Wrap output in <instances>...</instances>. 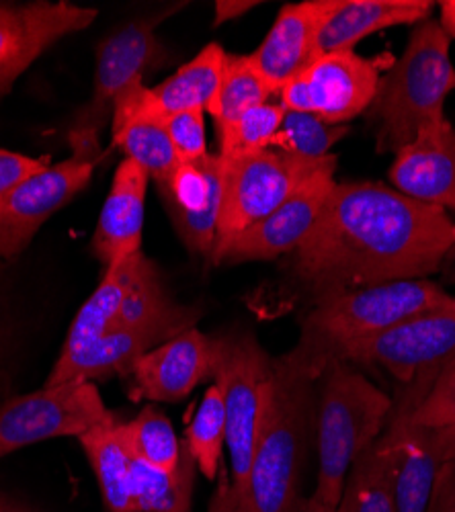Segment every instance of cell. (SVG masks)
Here are the masks:
<instances>
[{"label":"cell","instance_id":"obj_1","mask_svg":"<svg viewBox=\"0 0 455 512\" xmlns=\"http://www.w3.org/2000/svg\"><path fill=\"white\" fill-rule=\"evenodd\" d=\"M455 250L443 207L382 183H337L289 269L312 302L351 289L425 279Z\"/></svg>","mask_w":455,"mask_h":512},{"label":"cell","instance_id":"obj_2","mask_svg":"<svg viewBox=\"0 0 455 512\" xmlns=\"http://www.w3.org/2000/svg\"><path fill=\"white\" fill-rule=\"evenodd\" d=\"M324 371L298 347L273 361L269 396L251 467L257 512H298L314 414V388Z\"/></svg>","mask_w":455,"mask_h":512},{"label":"cell","instance_id":"obj_3","mask_svg":"<svg viewBox=\"0 0 455 512\" xmlns=\"http://www.w3.org/2000/svg\"><path fill=\"white\" fill-rule=\"evenodd\" d=\"M451 37L439 21L415 25L400 60L380 78L369 109L378 125V152H400L427 125L445 119V101L455 91L449 56Z\"/></svg>","mask_w":455,"mask_h":512},{"label":"cell","instance_id":"obj_4","mask_svg":"<svg viewBox=\"0 0 455 512\" xmlns=\"http://www.w3.org/2000/svg\"><path fill=\"white\" fill-rule=\"evenodd\" d=\"M451 300L453 295L427 279L351 289L314 304L304 318L296 347L326 371L330 363L341 361L353 345Z\"/></svg>","mask_w":455,"mask_h":512},{"label":"cell","instance_id":"obj_5","mask_svg":"<svg viewBox=\"0 0 455 512\" xmlns=\"http://www.w3.org/2000/svg\"><path fill=\"white\" fill-rule=\"evenodd\" d=\"M320 379L318 482L312 498L337 510L353 463L382 435L394 404L345 361L330 363Z\"/></svg>","mask_w":455,"mask_h":512},{"label":"cell","instance_id":"obj_6","mask_svg":"<svg viewBox=\"0 0 455 512\" xmlns=\"http://www.w3.org/2000/svg\"><path fill=\"white\" fill-rule=\"evenodd\" d=\"M214 383L226 410L230 480L242 512H257L251 494V467L269 396L273 359L251 332L214 338Z\"/></svg>","mask_w":455,"mask_h":512},{"label":"cell","instance_id":"obj_7","mask_svg":"<svg viewBox=\"0 0 455 512\" xmlns=\"http://www.w3.org/2000/svg\"><path fill=\"white\" fill-rule=\"evenodd\" d=\"M330 158L333 154L322 160H308L273 146L234 156H220L222 205L212 263H216L220 252L236 236L265 220L271 211H275L314 173H318Z\"/></svg>","mask_w":455,"mask_h":512},{"label":"cell","instance_id":"obj_8","mask_svg":"<svg viewBox=\"0 0 455 512\" xmlns=\"http://www.w3.org/2000/svg\"><path fill=\"white\" fill-rule=\"evenodd\" d=\"M175 11L177 7L158 13L156 17L123 25L101 41L97 48L91 99L74 115L68 130L72 154L95 160L99 154V134L113 113V101L134 82L144 80L146 70L162 60L164 48L154 29Z\"/></svg>","mask_w":455,"mask_h":512},{"label":"cell","instance_id":"obj_9","mask_svg":"<svg viewBox=\"0 0 455 512\" xmlns=\"http://www.w3.org/2000/svg\"><path fill=\"white\" fill-rule=\"evenodd\" d=\"M111 418L93 381L44 386L0 406V459L39 441L80 439Z\"/></svg>","mask_w":455,"mask_h":512},{"label":"cell","instance_id":"obj_10","mask_svg":"<svg viewBox=\"0 0 455 512\" xmlns=\"http://www.w3.org/2000/svg\"><path fill=\"white\" fill-rule=\"evenodd\" d=\"M341 361L380 365L404 386L419 377H437L445 365L455 361V297L353 345Z\"/></svg>","mask_w":455,"mask_h":512},{"label":"cell","instance_id":"obj_11","mask_svg":"<svg viewBox=\"0 0 455 512\" xmlns=\"http://www.w3.org/2000/svg\"><path fill=\"white\" fill-rule=\"evenodd\" d=\"M380 64L349 52L316 58L279 91L285 111H302L343 125L365 113L380 84Z\"/></svg>","mask_w":455,"mask_h":512},{"label":"cell","instance_id":"obj_12","mask_svg":"<svg viewBox=\"0 0 455 512\" xmlns=\"http://www.w3.org/2000/svg\"><path fill=\"white\" fill-rule=\"evenodd\" d=\"M95 160L72 154L0 197V263L15 261L39 228L91 183Z\"/></svg>","mask_w":455,"mask_h":512},{"label":"cell","instance_id":"obj_13","mask_svg":"<svg viewBox=\"0 0 455 512\" xmlns=\"http://www.w3.org/2000/svg\"><path fill=\"white\" fill-rule=\"evenodd\" d=\"M97 9L72 3H0V97L56 41L91 27Z\"/></svg>","mask_w":455,"mask_h":512},{"label":"cell","instance_id":"obj_14","mask_svg":"<svg viewBox=\"0 0 455 512\" xmlns=\"http://www.w3.org/2000/svg\"><path fill=\"white\" fill-rule=\"evenodd\" d=\"M337 156L330 158L292 197H287L275 211L253 228L236 236L216 259L222 263L273 261L277 256L292 254L316 224L322 207L333 193L337 181Z\"/></svg>","mask_w":455,"mask_h":512},{"label":"cell","instance_id":"obj_15","mask_svg":"<svg viewBox=\"0 0 455 512\" xmlns=\"http://www.w3.org/2000/svg\"><path fill=\"white\" fill-rule=\"evenodd\" d=\"M156 189L185 248L212 261L222 205L220 156L181 162L171 177L156 183Z\"/></svg>","mask_w":455,"mask_h":512},{"label":"cell","instance_id":"obj_16","mask_svg":"<svg viewBox=\"0 0 455 512\" xmlns=\"http://www.w3.org/2000/svg\"><path fill=\"white\" fill-rule=\"evenodd\" d=\"M339 7L341 0H306L279 11L263 44L248 54L275 95L320 58V31Z\"/></svg>","mask_w":455,"mask_h":512},{"label":"cell","instance_id":"obj_17","mask_svg":"<svg viewBox=\"0 0 455 512\" xmlns=\"http://www.w3.org/2000/svg\"><path fill=\"white\" fill-rule=\"evenodd\" d=\"M214 361V338L205 336L197 328H189L134 363L130 373L136 388L134 396L152 402H179L203 379L212 377Z\"/></svg>","mask_w":455,"mask_h":512},{"label":"cell","instance_id":"obj_18","mask_svg":"<svg viewBox=\"0 0 455 512\" xmlns=\"http://www.w3.org/2000/svg\"><path fill=\"white\" fill-rule=\"evenodd\" d=\"M111 136L126 158L140 164L146 175L160 183L181 164L167 132V113L162 111L144 80L134 82L113 101Z\"/></svg>","mask_w":455,"mask_h":512},{"label":"cell","instance_id":"obj_19","mask_svg":"<svg viewBox=\"0 0 455 512\" xmlns=\"http://www.w3.org/2000/svg\"><path fill=\"white\" fill-rule=\"evenodd\" d=\"M394 189L410 199L455 211V130L443 119L427 125L390 166Z\"/></svg>","mask_w":455,"mask_h":512},{"label":"cell","instance_id":"obj_20","mask_svg":"<svg viewBox=\"0 0 455 512\" xmlns=\"http://www.w3.org/2000/svg\"><path fill=\"white\" fill-rule=\"evenodd\" d=\"M148 179L146 170L130 158H123L115 170L93 236L95 256L105 271L142 252Z\"/></svg>","mask_w":455,"mask_h":512},{"label":"cell","instance_id":"obj_21","mask_svg":"<svg viewBox=\"0 0 455 512\" xmlns=\"http://www.w3.org/2000/svg\"><path fill=\"white\" fill-rule=\"evenodd\" d=\"M392 412L402 426V459L396 474L398 512H433L439 478L455 461V429H417L408 426L404 412Z\"/></svg>","mask_w":455,"mask_h":512},{"label":"cell","instance_id":"obj_22","mask_svg":"<svg viewBox=\"0 0 455 512\" xmlns=\"http://www.w3.org/2000/svg\"><path fill=\"white\" fill-rule=\"evenodd\" d=\"M181 332L164 326L113 328L97 343L72 355H60L46 386H60L68 381H95L109 375H130L134 363L158 345Z\"/></svg>","mask_w":455,"mask_h":512},{"label":"cell","instance_id":"obj_23","mask_svg":"<svg viewBox=\"0 0 455 512\" xmlns=\"http://www.w3.org/2000/svg\"><path fill=\"white\" fill-rule=\"evenodd\" d=\"M388 420L386 433L353 463L335 512H398L396 474L402 459V426L394 412Z\"/></svg>","mask_w":455,"mask_h":512},{"label":"cell","instance_id":"obj_24","mask_svg":"<svg viewBox=\"0 0 455 512\" xmlns=\"http://www.w3.org/2000/svg\"><path fill=\"white\" fill-rule=\"evenodd\" d=\"M431 0H341L318 37V54L349 52L361 39L382 29L419 25L431 19Z\"/></svg>","mask_w":455,"mask_h":512},{"label":"cell","instance_id":"obj_25","mask_svg":"<svg viewBox=\"0 0 455 512\" xmlns=\"http://www.w3.org/2000/svg\"><path fill=\"white\" fill-rule=\"evenodd\" d=\"M78 441L89 457L109 512H134L130 490L134 455L123 433V422L113 416Z\"/></svg>","mask_w":455,"mask_h":512},{"label":"cell","instance_id":"obj_26","mask_svg":"<svg viewBox=\"0 0 455 512\" xmlns=\"http://www.w3.org/2000/svg\"><path fill=\"white\" fill-rule=\"evenodd\" d=\"M228 52L218 46H205L191 62L181 66L173 76L152 89L162 111L171 115L179 111H205L218 97Z\"/></svg>","mask_w":455,"mask_h":512},{"label":"cell","instance_id":"obj_27","mask_svg":"<svg viewBox=\"0 0 455 512\" xmlns=\"http://www.w3.org/2000/svg\"><path fill=\"white\" fill-rule=\"evenodd\" d=\"M195 461L183 441V455L177 472L160 469L134 457L132 463V510L134 512H191L195 488Z\"/></svg>","mask_w":455,"mask_h":512},{"label":"cell","instance_id":"obj_28","mask_svg":"<svg viewBox=\"0 0 455 512\" xmlns=\"http://www.w3.org/2000/svg\"><path fill=\"white\" fill-rule=\"evenodd\" d=\"M123 293H126V279H123V265L105 271L103 281L82 306L68 330L60 355H72L80 349L97 343L101 336L115 328Z\"/></svg>","mask_w":455,"mask_h":512},{"label":"cell","instance_id":"obj_29","mask_svg":"<svg viewBox=\"0 0 455 512\" xmlns=\"http://www.w3.org/2000/svg\"><path fill=\"white\" fill-rule=\"evenodd\" d=\"M398 408L417 429H455V361L437 377H419L406 386Z\"/></svg>","mask_w":455,"mask_h":512},{"label":"cell","instance_id":"obj_30","mask_svg":"<svg viewBox=\"0 0 455 512\" xmlns=\"http://www.w3.org/2000/svg\"><path fill=\"white\" fill-rule=\"evenodd\" d=\"M273 95V89L255 68L251 58L228 54L218 97L208 113L216 119V125H226L248 109L265 105Z\"/></svg>","mask_w":455,"mask_h":512},{"label":"cell","instance_id":"obj_31","mask_svg":"<svg viewBox=\"0 0 455 512\" xmlns=\"http://www.w3.org/2000/svg\"><path fill=\"white\" fill-rule=\"evenodd\" d=\"M185 445L203 478L216 482L220 474L222 449L226 445V410L216 383L205 392L193 420L187 426Z\"/></svg>","mask_w":455,"mask_h":512},{"label":"cell","instance_id":"obj_32","mask_svg":"<svg viewBox=\"0 0 455 512\" xmlns=\"http://www.w3.org/2000/svg\"><path fill=\"white\" fill-rule=\"evenodd\" d=\"M123 433L136 459L160 469L177 472L183 455V441L177 437L171 420L154 406H146L134 420L123 422Z\"/></svg>","mask_w":455,"mask_h":512},{"label":"cell","instance_id":"obj_33","mask_svg":"<svg viewBox=\"0 0 455 512\" xmlns=\"http://www.w3.org/2000/svg\"><path fill=\"white\" fill-rule=\"evenodd\" d=\"M347 134V125L326 123L324 119L302 111H285L273 148L308 160H322L330 156L333 146Z\"/></svg>","mask_w":455,"mask_h":512},{"label":"cell","instance_id":"obj_34","mask_svg":"<svg viewBox=\"0 0 455 512\" xmlns=\"http://www.w3.org/2000/svg\"><path fill=\"white\" fill-rule=\"evenodd\" d=\"M285 109L275 103H265L248 109L238 119L216 125L220 140V156H234L271 148L283 123Z\"/></svg>","mask_w":455,"mask_h":512},{"label":"cell","instance_id":"obj_35","mask_svg":"<svg viewBox=\"0 0 455 512\" xmlns=\"http://www.w3.org/2000/svg\"><path fill=\"white\" fill-rule=\"evenodd\" d=\"M203 115L205 111H179L167 115L164 123H167V132L179 162H197L210 156Z\"/></svg>","mask_w":455,"mask_h":512},{"label":"cell","instance_id":"obj_36","mask_svg":"<svg viewBox=\"0 0 455 512\" xmlns=\"http://www.w3.org/2000/svg\"><path fill=\"white\" fill-rule=\"evenodd\" d=\"M46 166H50L48 158H31L0 148V197H5L11 189L39 173V170H44Z\"/></svg>","mask_w":455,"mask_h":512},{"label":"cell","instance_id":"obj_37","mask_svg":"<svg viewBox=\"0 0 455 512\" xmlns=\"http://www.w3.org/2000/svg\"><path fill=\"white\" fill-rule=\"evenodd\" d=\"M208 512H242V506L238 502V496L232 488V480H230L226 469H222L220 480H218L216 490L210 500Z\"/></svg>","mask_w":455,"mask_h":512},{"label":"cell","instance_id":"obj_38","mask_svg":"<svg viewBox=\"0 0 455 512\" xmlns=\"http://www.w3.org/2000/svg\"><path fill=\"white\" fill-rule=\"evenodd\" d=\"M433 512H455V461L445 465L439 478Z\"/></svg>","mask_w":455,"mask_h":512},{"label":"cell","instance_id":"obj_39","mask_svg":"<svg viewBox=\"0 0 455 512\" xmlns=\"http://www.w3.org/2000/svg\"><path fill=\"white\" fill-rule=\"evenodd\" d=\"M255 7H259L257 0H218V3H214V27L240 19Z\"/></svg>","mask_w":455,"mask_h":512},{"label":"cell","instance_id":"obj_40","mask_svg":"<svg viewBox=\"0 0 455 512\" xmlns=\"http://www.w3.org/2000/svg\"><path fill=\"white\" fill-rule=\"evenodd\" d=\"M441 9V27L445 29V33L451 37V41H455V0H443L439 3Z\"/></svg>","mask_w":455,"mask_h":512},{"label":"cell","instance_id":"obj_41","mask_svg":"<svg viewBox=\"0 0 455 512\" xmlns=\"http://www.w3.org/2000/svg\"><path fill=\"white\" fill-rule=\"evenodd\" d=\"M298 512H335V510L324 508L318 500H314V498L310 496V498H304V502H302V506L298 508Z\"/></svg>","mask_w":455,"mask_h":512},{"label":"cell","instance_id":"obj_42","mask_svg":"<svg viewBox=\"0 0 455 512\" xmlns=\"http://www.w3.org/2000/svg\"><path fill=\"white\" fill-rule=\"evenodd\" d=\"M0 512H25V510H21L19 506L7 502L5 498H0Z\"/></svg>","mask_w":455,"mask_h":512},{"label":"cell","instance_id":"obj_43","mask_svg":"<svg viewBox=\"0 0 455 512\" xmlns=\"http://www.w3.org/2000/svg\"><path fill=\"white\" fill-rule=\"evenodd\" d=\"M445 263H449V265H451V269H453V271H451V277L455 279V250L451 252V256H449V259H447Z\"/></svg>","mask_w":455,"mask_h":512}]
</instances>
